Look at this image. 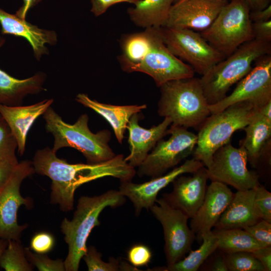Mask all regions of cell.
<instances>
[{
	"label": "cell",
	"mask_w": 271,
	"mask_h": 271,
	"mask_svg": "<svg viewBox=\"0 0 271 271\" xmlns=\"http://www.w3.org/2000/svg\"><path fill=\"white\" fill-rule=\"evenodd\" d=\"M35 173L32 161H23L18 164L9 180L0 190V238L8 240L20 239L28 224L19 225L17 214L21 205H30V200L20 193L23 180Z\"/></svg>",
	"instance_id": "5bb4252c"
},
{
	"label": "cell",
	"mask_w": 271,
	"mask_h": 271,
	"mask_svg": "<svg viewBox=\"0 0 271 271\" xmlns=\"http://www.w3.org/2000/svg\"><path fill=\"white\" fill-rule=\"evenodd\" d=\"M0 25L3 35H14L26 39L38 60L44 55L48 54L47 44L53 46L57 42V35L54 31L41 29L1 7Z\"/></svg>",
	"instance_id": "ffe728a7"
},
{
	"label": "cell",
	"mask_w": 271,
	"mask_h": 271,
	"mask_svg": "<svg viewBox=\"0 0 271 271\" xmlns=\"http://www.w3.org/2000/svg\"><path fill=\"white\" fill-rule=\"evenodd\" d=\"M208 180L204 166L191 176L181 175L173 181L172 192L164 194L162 198L172 207L180 210L191 219L203 201Z\"/></svg>",
	"instance_id": "e0dca14e"
},
{
	"label": "cell",
	"mask_w": 271,
	"mask_h": 271,
	"mask_svg": "<svg viewBox=\"0 0 271 271\" xmlns=\"http://www.w3.org/2000/svg\"><path fill=\"white\" fill-rule=\"evenodd\" d=\"M256 187L237 190L233 194L231 201L215 225V229H243L261 219L254 206Z\"/></svg>",
	"instance_id": "603a6c76"
},
{
	"label": "cell",
	"mask_w": 271,
	"mask_h": 271,
	"mask_svg": "<svg viewBox=\"0 0 271 271\" xmlns=\"http://www.w3.org/2000/svg\"><path fill=\"white\" fill-rule=\"evenodd\" d=\"M32 163L35 173L52 180L50 202L64 212L73 210L75 191L84 184L107 177L131 181L136 174L121 154L97 164H70L47 147L36 151Z\"/></svg>",
	"instance_id": "6da1fadb"
},
{
	"label": "cell",
	"mask_w": 271,
	"mask_h": 271,
	"mask_svg": "<svg viewBox=\"0 0 271 271\" xmlns=\"http://www.w3.org/2000/svg\"><path fill=\"white\" fill-rule=\"evenodd\" d=\"M53 102L51 98L25 106L0 104V114L7 122L16 139L17 149L21 156L25 152L28 133L32 125Z\"/></svg>",
	"instance_id": "44dd1931"
},
{
	"label": "cell",
	"mask_w": 271,
	"mask_h": 271,
	"mask_svg": "<svg viewBox=\"0 0 271 271\" xmlns=\"http://www.w3.org/2000/svg\"><path fill=\"white\" fill-rule=\"evenodd\" d=\"M0 266L6 271H32L33 265L28 261L20 240H9L0 258Z\"/></svg>",
	"instance_id": "f546056e"
},
{
	"label": "cell",
	"mask_w": 271,
	"mask_h": 271,
	"mask_svg": "<svg viewBox=\"0 0 271 271\" xmlns=\"http://www.w3.org/2000/svg\"><path fill=\"white\" fill-rule=\"evenodd\" d=\"M250 7V11L262 10L270 5L271 0H244Z\"/></svg>",
	"instance_id": "bcb514c9"
},
{
	"label": "cell",
	"mask_w": 271,
	"mask_h": 271,
	"mask_svg": "<svg viewBox=\"0 0 271 271\" xmlns=\"http://www.w3.org/2000/svg\"><path fill=\"white\" fill-rule=\"evenodd\" d=\"M255 107L248 102L233 104L224 110L210 114L199 128L193 158L209 167L214 154L230 142L235 131L248 124Z\"/></svg>",
	"instance_id": "8992f818"
},
{
	"label": "cell",
	"mask_w": 271,
	"mask_h": 271,
	"mask_svg": "<svg viewBox=\"0 0 271 271\" xmlns=\"http://www.w3.org/2000/svg\"><path fill=\"white\" fill-rule=\"evenodd\" d=\"M102 254L94 246L87 247V251L83 256L89 271H118L120 260L118 258L110 257L106 262L101 259Z\"/></svg>",
	"instance_id": "d6a6232c"
},
{
	"label": "cell",
	"mask_w": 271,
	"mask_h": 271,
	"mask_svg": "<svg viewBox=\"0 0 271 271\" xmlns=\"http://www.w3.org/2000/svg\"><path fill=\"white\" fill-rule=\"evenodd\" d=\"M233 194L226 184L221 182L211 181L207 186L203 201L190 223L198 242L202 241L203 234L212 230Z\"/></svg>",
	"instance_id": "ac0fdd59"
},
{
	"label": "cell",
	"mask_w": 271,
	"mask_h": 271,
	"mask_svg": "<svg viewBox=\"0 0 271 271\" xmlns=\"http://www.w3.org/2000/svg\"><path fill=\"white\" fill-rule=\"evenodd\" d=\"M228 1H231V0H228Z\"/></svg>",
	"instance_id": "f907efd6"
},
{
	"label": "cell",
	"mask_w": 271,
	"mask_h": 271,
	"mask_svg": "<svg viewBox=\"0 0 271 271\" xmlns=\"http://www.w3.org/2000/svg\"><path fill=\"white\" fill-rule=\"evenodd\" d=\"M160 31L163 42L169 50L182 61L189 63L194 72L202 76L225 58L195 31L163 27Z\"/></svg>",
	"instance_id": "9c48e42d"
},
{
	"label": "cell",
	"mask_w": 271,
	"mask_h": 271,
	"mask_svg": "<svg viewBox=\"0 0 271 271\" xmlns=\"http://www.w3.org/2000/svg\"><path fill=\"white\" fill-rule=\"evenodd\" d=\"M152 253L146 245L136 244L128 250L127 259L134 266L137 267L147 265L151 261Z\"/></svg>",
	"instance_id": "8d00e7d4"
},
{
	"label": "cell",
	"mask_w": 271,
	"mask_h": 271,
	"mask_svg": "<svg viewBox=\"0 0 271 271\" xmlns=\"http://www.w3.org/2000/svg\"><path fill=\"white\" fill-rule=\"evenodd\" d=\"M42 0H23L22 6L16 11V15L19 18L26 20L30 10L35 7Z\"/></svg>",
	"instance_id": "ee69618b"
},
{
	"label": "cell",
	"mask_w": 271,
	"mask_h": 271,
	"mask_svg": "<svg viewBox=\"0 0 271 271\" xmlns=\"http://www.w3.org/2000/svg\"><path fill=\"white\" fill-rule=\"evenodd\" d=\"M155 28L123 36L120 41L122 53L118 58L119 63L136 64L142 60L150 49Z\"/></svg>",
	"instance_id": "f1b7e54d"
},
{
	"label": "cell",
	"mask_w": 271,
	"mask_h": 271,
	"mask_svg": "<svg viewBox=\"0 0 271 271\" xmlns=\"http://www.w3.org/2000/svg\"><path fill=\"white\" fill-rule=\"evenodd\" d=\"M254 39L271 42V20L252 23Z\"/></svg>",
	"instance_id": "ab89813d"
},
{
	"label": "cell",
	"mask_w": 271,
	"mask_h": 271,
	"mask_svg": "<svg viewBox=\"0 0 271 271\" xmlns=\"http://www.w3.org/2000/svg\"><path fill=\"white\" fill-rule=\"evenodd\" d=\"M245 137L240 146L246 151L251 166L257 168L260 160L270 153L271 120L255 108L248 124L243 128Z\"/></svg>",
	"instance_id": "7402d4cb"
},
{
	"label": "cell",
	"mask_w": 271,
	"mask_h": 271,
	"mask_svg": "<svg viewBox=\"0 0 271 271\" xmlns=\"http://www.w3.org/2000/svg\"><path fill=\"white\" fill-rule=\"evenodd\" d=\"M217 249V239L211 230L203 235L200 247L191 251L187 256L173 264L156 267L151 270L196 271Z\"/></svg>",
	"instance_id": "83f0119b"
},
{
	"label": "cell",
	"mask_w": 271,
	"mask_h": 271,
	"mask_svg": "<svg viewBox=\"0 0 271 271\" xmlns=\"http://www.w3.org/2000/svg\"><path fill=\"white\" fill-rule=\"evenodd\" d=\"M214 258L208 270L213 271H228L223 253L220 251Z\"/></svg>",
	"instance_id": "f6af8a7d"
},
{
	"label": "cell",
	"mask_w": 271,
	"mask_h": 271,
	"mask_svg": "<svg viewBox=\"0 0 271 271\" xmlns=\"http://www.w3.org/2000/svg\"><path fill=\"white\" fill-rule=\"evenodd\" d=\"M251 253L262 264L265 271L271 270V246L259 248Z\"/></svg>",
	"instance_id": "b9f144b4"
},
{
	"label": "cell",
	"mask_w": 271,
	"mask_h": 271,
	"mask_svg": "<svg viewBox=\"0 0 271 271\" xmlns=\"http://www.w3.org/2000/svg\"><path fill=\"white\" fill-rule=\"evenodd\" d=\"M45 128L54 137L52 151L65 147L81 152L88 164H97L111 160L115 153L108 145L111 133L107 129L92 132L88 126L89 117L81 114L73 124L65 122L50 106L43 115Z\"/></svg>",
	"instance_id": "3957f363"
},
{
	"label": "cell",
	"mask_w": 271,
	"mask_h": 271,
	"mask_svg": "<svg viewBox=\"0 0 271 271\" xmlns=\"http://www.w3.org/2000/svg\"><path fill=\"white\" fill-rule=\"evenodd\" d=\"M16 139L7 122L0 114V159L18 162Z\"/></svg>",
	"instance_id": "1f68e13d"
},
{
	"label": "cell",
	"mask_w": 271,
	"mask_h": 271,
	"mask_svg": "<svg viewBox=\"0 0 271 271\" xmlns=\"http://www.w3.org/2000/svg\"><path fill=\"white\" fill-rule=\"evenodd\" d=\"M28 261L40 271H65L64 261L61 259L50 258L46 254L33 252L30 248H24Z\"/></svg>",
	"instance_id": "836d02e7"
},
{
	"label": "cell",
	"mask_w": 271,
	"mask_h": 271,
	"mask_svg": "<svg viewBox=\"0 0 271 271\" xmlns=\"http://www.w3.org/2000/svg\"><path fill=\"white\" fill-rule=\"evenodd\" d=\"M123 71L139 72L151 76L158 87L174 80L194 77L188 64L174 56L163 42L160 28L156 27L150 49L145 57L136 64L120 63Z\"/></svg>",
	"instance_id": "30bf717a"
},
{
	"label": "cell",
	"mask_w": 271,
	"mask_h": 271,
	"mask_svg": "<svg viewBox=\"0 0 271 271\" xmlns=\"http://www.w3.org/2000/svg\"><path fill=\"white\" fill-rule=\"evenodd\" d=\"M55 239L51 233L47 232H39L36 233L32 238L30 248L34 252L46 254L53 249Z\"/></svg>",
	"instance_id": "74e56055"
},
{
	"label": "cell",
	"mask_w": 271,
	"mask_h": 271,
	"mask_svg": "<svg viewBox=\"0 0 271 271\" xmlns=\"http://www.w3.org/2000/svg\"><path fill=\"white\" fill-rule=\"evenodd\" d=\"M257 109L263 116L271 120V101L257 108Z\"/></svg>",
	"instance_id": "7dc6e473"
},
{
	"label": "cell",
	"mask_w": 271,
	"mask_h": 271,
	"mask_svg": "<svg viewBox=\"0 0 271 271\" xmlns=\"http://www.w3.org/2000/svg\"><path fill=\"white\" fill-rule=\"evenodd\" d=\"M217 239V249L224 253L239 251L253 252L266 246L257 241L243 229L212 230Z\"/></svg>",
	"instance_id": "4316f807"
},
{
	"label": "cell",
	"mask_w": 271,
	"mask_h": 271,
	"mask_svg": "<svg viewBox=\"0 0 271 271\" xmlns=\"http://www.w3.org/2000/svg\"><path fill=\"white\" fill-rule=\"evenodd\" d=\"M6 39L0 35V48ZM46 74L38 72L26 79L15 78L0 69V104L8 106L22 105L24 98L29 94L43 91Z\"/></svg>",
	"instance_id": "cb8c5ba5"
},
{
	"label": "cell",
	"mask_w": 271,
	"mask_h": 271,
	"mask_svg": "<svg viewBox=\"0 0 271 271\" xmlns=\"http://www.w3.org/2000/svg\"><path fill=\"white\" fill-rule=\"evenodd\" d=\"M223 254L228 270L265 271L262 264L251 252L239 251Z\"/></svg>",
	"instance_id": "4dcf8cb0"
},
{
	"label": "cell",
	"mask_w": 271,
	"mask_h": 271,
	"mask_svg": "<svg viewBox=\"0 0 271 271\" xmlns=\"http://www.w3.org/2000/svg\"><path fill=\"white\" fill-rule=\"evenodd\" d=\"M243 229L265 246H271V223L260 219L254 224Z\"/></svg>",
	"instance_id": "d590c367"
},
{
	"label": "cell",
	"mask_w": 271,
	"mask_h": 271,
	"mask_svg": "<svg viewBox=\"0 0 271 271\" xmlns=\"http://www.w3.org/2000/svg\"><path fill=\"white\" fill-rule=\"evenodd\" d=\"M178 1V0H174V3H175V2H176Z\"/></svg>",
	"instance_id": "681fc988"
},
{
	"label": "cell",
	"mask_w": 271,
	"mask_h": 271,
	"mask_svg": "<svg viewBox=\"0 0 271 271\" xmlns=\"http://www.w3.org/2000/svg\"><path fill=\"white\" fill-rule=\"evenodd\" d=\"M249 18L252 23L270 20L271 19V5H269L262 10L250 11Z\"/></svg>",
	"instance_id": "7bdbcfd3"
},
{
	"label": "cell",
	"mask_w": 271,
	"mask_h": 271,
	"mask_svg": "<svg viewBox=\"0 0 271 271\" xmlns=\"http://www.w3.org/2000/svg\"><path fill=\"white\" fill-rule=\"evenodd\" d=\"M250 12L244 0H231L210 26L200 33L212 47L227 57L240 45L254 39Z\"/></svg>",
	"instance_id": "52a82bcc"
},
{
	"label": "cell",
	"mask_w": 271,
	"mask_h": 271,
	"mask_svg": "<svg viewBox=\"0 0 271 271\" xmlns=\"http://www.w3.org/2000/svg\"><path fill=\"white\" fill-rule=\"evenodd\" d=\"M228 0H178L170 10L165 26L202 32L213 23Z\"/></svg>",
	"instance_id": "2e32d148"
},
{
	"label": "cell",
	"mask_w": 271,
	"mask_h": 271,
	"mask_svg": "<svg viewBox=\"0 0 271 271\" xmlns=\"http://www.w3.org/2000/svg\"><path fill=\"white\" fill-rule=\"evenodd\" d=\"M254 206L261 219L271 223V193L260 184L255 188Z\"/></svg>",
	"instance_id": "e575fe53"
},
{
	"label": "cell",
	"mask_w": 271,
	"mask_h": 271,
	"mask_svg": "<svg viewBox=\"0 0 271 271\" xmlns=\"http://www.w3.org/2000/svg\"><path fill=\"white\" fill-rule=\"evenodd\" d=\"M247 156L245 150L237 148L230 142L217 150L212 163L206 168L208 179L229 185L237 190H246L258 186L259 176L247 167Z\"/></svg>",
	"instance_id": "7c38bea8"
},
{
	"label": "cell",
	"mask_w": 271,
	"mask_h": 271,
	"mask_svg": "<svg viewBox=\"0 0 271 271\" xmlns=\"http://www.w3.org/2000/svg\"><path fill=\"white\" fill-rule=\"evenodd\" d=\"M255 62L251 71L238 82L229 95L209 105L211 114L238 102H248L258 108L271 101V54L260 57Z\"/></svg>",
	"instance_id": "4fadbf2b"
},
{
	"label": "cell",
	"mask_w": 271,
	"mask_h": 271,
	"mask_svg": "<svg viewBox=\"0 0 271 271\" xmlns=\"http://www.w3.org/2000/svg\"><path fill=\"white\" fill-rule=\"evenodd\" d=\"M167 140H159L145 160L138 167L140 177L154 178L176 167L191 155L196 146L197 136L187 128L170 125Z\"/></svg>",
	"instance_id": "ba28073f"
},
{
	"label": "cell",
	"mask_w": 271,
	"mask_h": 271,
	"mask_svg": "<svg viewBox=\"0 0 271 271\" xmlns=\"http://www.w3.org/2000/svg\"><path fill=\"white\" fill-rule=\"evenodd\" d=\"M160 116L170 119V125L198 128L210 115L200 78L192 77L170 81L159 87Z\"/></svg>",
	"instance_id": "277c9868"
},
{
	"label": "cell",
	"mask_w": 271,
	"mask_h": 271,
	"mask_svg": "<svg viewBox=\"0 0 271 271\" xmlns=\"http://www.w3.org/2000/svg\"><path fill=\"white\" fill-rule=\"evenodd\" d=\"M118 190H110L97 196L80 197L72 219L65 218L61 229L68 246L64 265L66 271H77L85 254L87 239L92 229L100 225L99 217L106 207H117L125 202Z\"/></svg>",
	"instance_id": "7a4b0ae2"
},
{
	"label": "cell",
	"mask_w": 271,
	"mask_h": 271,
	"mask_svg": "<svg viewBox=\"0 0 271 271\" xmlns=\"http://www.w3.org/2000/svg\"><path fill=\"white\" fill-rule=\"evenodd\" d=\"M161 224L167 265L183 258L191 250L196 236L188 226L189 217L170 205L163 198L157 199L149 209Z\"/></svg>",
	"instance_id": "8fae6325"
},
{
	"label": "cell",
	"mask_w": 271,
	"mask_h": 271,
	"mask_svg": "<svg viewBox=\"0 0 271 271\" xmlns=\"http://www.w3.org/2000/svg\"><path fill=\"white\" fill-rule=\"evenodd\" d=\"M271 54V42L254 39L238 47L231 54L215 65L200 81L209 105L226 95L229 88L252 69L253 63Z\"/></svg>",
	"instance_id": "5b68a950"
},
{
	"label": "cell",
	"mask_w": 271,
	"mask_h": 271,
	"mask_svg": "<svg viewBox=\"0 0 271 271\" xmlns=\"http://www.w3.org/2000/svg\"><path fill=\"white\" fill-rule=\"evenodd\" d=\"M203 166L201 162L194 158L186 160L183 164L165 174L143 183L120 181L118 191L132 202L135 214L139 216L143 209L149 210L155 204L160 191L176 178L184 174H192Z\"/></svg>",
	"instance_id": "9a60e30c"
},
{
	"label": "cell",
	"mask_w": 271,
	"mask_h": 271,
	"mask_svg": "<svg viewBox=\"0 0 271 271\" xmlns=\"http://www.w3.org/2000/svg\"><path fill=\"white\" fill-rule=\"evenodd\" d=\"M19 163L0 159V190L9 180Z\"/></svg>",
	"instance_id": "60d3db41"
},
{
	"label": "cell",
	"mask_w": 271,
	"mask_h": 271,
	"mask_svg": "<svg viewBox=\"0 0 271 271\" xmlns=\"http://www.w3.org/2000/svg\"><path fill=\"white\" fill-rule=\"evenodd\" d=\"M140 113L131 116L126 126L130 152L124 160L133 168L140 165L158 142L167 134L168 127L171 124L170 118L164 117L157 125L145 128L139 124L142 116Z\"/></svg>",
	"instance_id": "d6986e66"
},
{
	"label": "cell",
	"mask_w": 271,
	"mask_h": 271,
	"mask_svg": "<svg viewBox=\"0 0 271 271\" xmlns=\"http://www.w3.org/2000/svg\"><path fill=\"white\" fill-rule=\"evenodd\" d=\"M75 100L103 117L111 125L116 138L122 144L130 118L132 115L147 108L145 104L141 105H115L99 102L91 99L88 95L79 93Z\"/></svg>",
	"instance_id": "d4e9b609"
},
{
	"label": "cell",
	"mask_w": 271,
	"mask_h": 271,
	"mask_svg": "<svg viewBox=\"0 0 271 271\" xmlns=\"http://www.w3.org/2000/svg\"><path fill=\"white\" fill-rule=\"evenodd\" d=\"M141 0H91V12L96 17L104 14L111 6L121 3H127L135 5Z\"/></svg>",
	"instance_id": "f35d334b"
},
{
	"label": "cell",
	"mask_w": 271,
	"mask_h": 271,
	"mask_svg": "<svg viewBox=\"0 0 271 271\" xmlns=\"http://www.w3.org/2000/svg\"><path fill=\"white\" fill-rule=\"evenodd\" d=\"M8 244V240L2 238H0V258L7 247Z\"/></svg>",
	"instance_id": "c3c4849f"
},
{
	"label": "cell",
	"mask_w": 271,
	"mask_h": 271,
	"mask_svg": "<svg viewBox=\"0 0 271 271\" xmlns=\"http://www.w3.org/2000/svg\"><path fill=\"white\" fill-rule=\"evenodd\" d=\"M174 0H141L127 9L131 21L145 29L165 26Z\"/></svg>",
	"instance_id": "484cf974"
}]
</instances>
